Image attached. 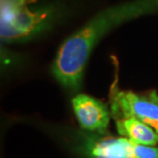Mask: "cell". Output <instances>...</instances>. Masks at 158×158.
Wrapping results in <instances>:
<instances>
[{
    "label": "cell",
    "instance_id": "obj_2",
    "mask_svg": "<svg viewBox=\"0 0 158 158\" xmlns=\"http://www.w3.org/2000/svg\"><path fill=\"white\" fill-rule=\"evenodd\" d=\"M38 0H0V36L2 42L15 43L33 39L49 31L62 18V6L35 7Z\"/></svg>",
    "mask_w": 158,
    "mask_h": 158
},
{
    "label": "cell",
    "instance_id": "obj_5",
    "mask_svg": "<svg viewBox=\"0 0 158 158\" xmlns=\"http://www.w3.org/2000/svg\"><path fill=\"white\" fill-rule=\"evenodd\" d=\"M72 107L81 128L99 135L106 132L112 115L103 102L88 94H78L72 99Z\"/></svg>",
    "mask_w": 158,
    "mask_h": 158
},
{
    "label": "cell",
    "instance_id": "obj_3",
    "mask_svg": "<svg viewBox=\"0 0 158 158\" xmlns=\"http://www.w3.org/2000/svg\"><path fill=\"white\" fill-rule=\"evenodd\" d=\"M111 115L114 119L135 118L151 126L158 134V94L116 90L111 98Z\"/></svg>",
    "mask_w": 158,
    "mask_h": 158
},
{
    "label": "cell",
    "instance_id": "obj_6",
    "mask_svg": "<svg viewBox=\"0 0 158 158\" xmlns=\"http://www.w3.org/2000/svg\"><path fill=\"white\" fill-rule=\"evenodd\" d=\"M115 122L121 137L145 146H156L158 144V134L146 123L135 118H119L115 119Z\"/></svg>",
    "mask_w": 158,
    "mask_h": 158
},
{
    "label": "cell",
    "instance_id": "obj_4",
    "mask_svg": "<svg viewBox=\"0 0 158 158\" xmlns=\"http://www.w3.org/2000/svg\"><path fill=\"white\" fill-rule=\"evenodd\" d=\"M85 150L90 158H158V147L137 144L125 137L86 135Z\"/></svg>",
    "mask_w": 158,
    "mask_h": 158
},
{
    "label": "cell",
    "instance_id": "obj_1",
    "mask_svg": "<svg viewBox=\"0 0 158 158\" xmlns=\"http://www.w3.org/2000/svg\"><path fill=\"white\" fill-rule=\"evenodd\" d=\"M147 15H158V0H128L97 12L60 46L52 65V76L62 86L77 91L98 43L123 23Z\"/></svg>",
    "mask_w": 158,
    "mask_h": 158
}]
</instances>
